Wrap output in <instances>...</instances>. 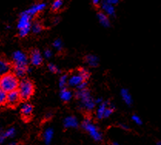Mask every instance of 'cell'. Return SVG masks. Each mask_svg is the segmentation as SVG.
Listing matches in <instances>:
<instances>
[{
  "label": "cell",
  "instance_id": "obj_1",
  "mask_svg": "<svg viewBox=\"0 0 161 145\" xmlns=\"http://www.w3.org/2000/svg\"><path fill=\"white\" fill-rule=\"evenodd\" d=\"M19 85L18 77L14 73L8 72L0 77V88L7 93L17 90Z\"/></svg>",
  "mask_w": 161,
  "mask_h": 145
},
{
  "label": "cell",
  "instance_id": "obj_2",
  "mask_svg": "<svg viewBox=\"0 0 161 145\" xmlns=\"http://www.w3.org/2000/svg\"><path fill=\"white\" fill-rule=\"evenodd\" d=\"M32 16L25 11L20 13L17 23V28L19 30V35L21 38L27 36L31 32V26L32 24Z\"/></svg>",
  "mask_w": 161,
  "mask_h": 145
},
{
  "label": "cell",
  "instance_id": "obj_3",
  "mask_svg": "<svg viewBox=\"0 0 161 145\" xmlns=\"http://www.w3.org/2000/svg\"><path fill=\"white\" fill-rule=\"evenodd\" d=\"M76 97L80 100V105L86 111L93 110L94 107H96L95 100L92 98L90 95V92L87 88L83 90H78L76 92Z\"/></svg>",
  "mask_w": 161,
  "mask_h": 145
},
{
  "label": "cell",
  "instance_id": "obj_4",
  "mask_svg": "<svg viewBox=\"0 0 161 145\" xmlns=\"http://www.w3.org/2000/svg\"><path fill=\"white\" fill-rule=\"evenodd\" d=\"M34 85L29 79H23L19 85L18 91L19 92L21 99L28 100L34 93Z\"/></svg>",
  "mask_w": 161,
  "mask_h": 145
},
{
  "label": "cell",
  "instance_id": "obj_5",
  "mask_svg": "<svg viewBox=\"0 0 161 145\" xmlns=\"http://www.w3.org/2000/svg\"><path fill=\"white\" fill-rule=\"evenodd\" d=\"M82 127L86 132L89 133L90 136L94 141H100L102 140L103 136L100 131L98 130L97 126L92 124L91 121L89 119H86L84 122L82 124Z\"/></svg>",
  "mask_w": 161,
  "mask_h": 145
},
{
  "label": "cell",
  "instance_id": "obj_6",
  "mask_svg": "<svg viewBox=\"0 0 161 145\" xmlns=\"http://www.w3.org/2000/svg\"><path fill=\"white\" fill-rule=\"evenodd\" d=\"M13 60L14 65H28V57L22 51H15L13 54Z\"/></svg>",
  "mask_w": 161,
  "mask_h": 145
},
{
  "label": "cell",
  "instance_id": "obj_7",
  "mask_svg": "<svg viewBox=\"0 0 161 145\" xmlns=\"http://www.w3.org/2000/svg\"><path fill=\"white\" fill-rule=\"evenodd\" d=\"M30 60L32 65L39 66L40 65H42V61H43V59H42V54H41V52H39L38 49H34V50L31 52Z\"/></svg>",
  "mask_w": 161,
  "mask_h": 145
},
{
  "label": "cell",
  "instance_id": "obj_8",
  "mask_svg": "<svg viewBox=\"0 0 161 145\" xmlns=\"http://www.w3.org/2000/svg\"><path fill=\"white\" fill-rule=\"evenodd\" d=\"M100 8H101V12H103V13H105L106 15L108 16L114 17L116 15V9L114 6L108 3L106 0L102 1L100 4Z\"/></svg>",
  "mask_w": 161,
  "mask_h": 145
},
{
  "label": "cell",
  "instance_id": "obj_9",
  "mask_svg": "<svg viewBox=\"0 0 161 145\" xmlns=\"http://www.w3.org/2000/svg\"><path fill=\"white\" fill-rule=\"evenodd\" d=\"M46 7V4L45 3H39L33 4L32 6H31L30 8L27 10H25L27 13H29L31 16H34V15H37L38 13H41V12L43 11Z\"/></svg>",
  "mask_w": 161,
  "mask_h": 145
},
{
  "label": "cell",
  "instance_id": "obj_10",
  "mask_svg": "<svg viewBox=\"0 0 161 145\" xmlns=\"http://www.w3.org/2000/svg\"><path fill=\"white\" fill-rule=\"evenodd\" d=\"M20 99H21V97H20L19 92L18 90H15V91H10L8 93L7 102L6 103L11 106H14L19 103Z\"/></svg>",
  "mask_w": 161,
  "mask_h": 145
},
{
  "label": "cell",
  "instance_id": "obj_11",
  "mask_svg": "<svg viewBox=\"0 0 161 145\" xmlns=\"http://www.w3.org/2000/svg\"><path fill=\"white\" fill-rule=\"evenodd\" d=\"M30 71V69H29L28 65H14L13 66L14 74L17 77H20V78L25 76Z\"/></svg>",
  "mask_w": 161,
  "mask_h": 145
},
{
  "label": "cell",
  "instance_id": "obj_12",
  "mask_svg": "<svg viewBox=\"0 0 161 145\" xmlns=\"http://www.w3.org/2000/svg\"><path fill=\"white\" fill-rule=\"evenodd\" d=\"M83 81H85V80L83 79V77L80 75L79 73H77V74H73L69 77L68 85L71 87H76V88H77Z\"/></svg>",
  "mask_w": 161,
  "mask_h": 145
},
{
  "label": "cell",
  "instance_id": "obj_13",
  "mask_svg": "<svg viewBox=\"0 0 161 145\" xmlns=\"http://www.w3.org/2000/svg\"><path fill=\"white\" fill-rule=\"evenodd\" d=\"M63 125L66 128H76L79 126V122L74 116H68L63 121Z\"/></svg>",
  "mask_w": 161,
  "mask_h": 145
},
{
  "label": "cell",
  "instance_id": "obj_14",
  "mask_svg": "<svg viewBox=\"0 0 161 145\" xmlns=\"http://www.w3.org/2000/svg\"><path fill=\"white\" fill-rule=\"evenodd\" d=\"M97 19L99 23L104 28H109L110 27V21H109V16L103 13V12H99L97 13Z\"/></svg>",
  "mask_w": 161,
  "mask_h": 145
},
{
  "label": "cell",
  "instance_id": "obj_15",
  "mask_svg": "<svg viewBox=\"0 0 161 145\" xmlns=\"http://www.w3.org/2000/svg\"><path fill=\"white\" fill-rule=\"evenodd\" d=\"M120 95L121 98L123 101L125 102L126 105H127L128 106H130L133 104V98H132V95L130 93V91H128L126 88H123L120 91Z\"/></svg>",
  "mask_w": 161,
  "mask_h": 145
},
{
  "label": "cell",
  "instance_id": "obj_16",
  "mask_svg": "<svg viewBox=\"0 0 161 145\" xmlns=\"http://www.w3.org/2000/svg\"><path fill=\"white\" fill-rule=\"evenodd\" d=\"M54 135V131L52 127H48L43 133V140L46 145H50Z\"/></svg>",
  "mask_w": 161,
  "mask_h": 145
},
{
  "label": "cell",
  "instance_id": "obj_17",
  "mask_svg": "<svg viewBox=\"0 0 161 145\" xmlns=\"http://www.w3.org/2000/svg\"><path fill=\"white\" fill-rule=\"evenodd\" d=\"M99 58L95 54H88L86 56V62L91 67H97L99 65Z\"/></svg>",
  "mask_w": 161,
  "mask_h": 145
},
{
  "label": "cell",
  "instance_id": "obj_18",
  "mask_svg": "<svg viewBox=\"0 0 161 145\" xmlns=\"http://www.w3.org/2000/svg\"><path fill=\"white\" fill-rule=\"evenodd\" d=\"M109 103L108 101H103L101 104H100V105H98V107H97V118H104V113H105V111L106 109H107L108 105H109Z\"/></svg>",
  "mask_w": 161,
  "mask_h": 145
},
{
  "label": "cell",
  "instance_id": "obj_19",
  "mask_svg": "<svg viewBox=\"0 0 161 145\" xmlns=\"http://www.w3.org/2000/svg\"><path fill=\"white\" fill-rule=\"evenodd\" d=\"M59 96H60V98L62 101L65 102L69 101L70 100L73 98V93H72L71 91H69L67 88H63L61 89L60 94H59Z\"/></svg>",
  "mask_w": 161,
  "mask_h": 145
},
{
  "label": "cell",
  "instance_id": "obj_20",
  "mask_svg": "<svg viewBox=\"0 0 161 145\" xmlns=\"http://www.w3.org/2000/svg\"><path fill=\"white\" fill-rule=\"evenodd\" d=\"M32 111H33V107L29 103L24 104L21 107L22 115H23L25 117H30L32 113Z\"/></svg>",
  "mask_w": 161,
  "mask_h": 145
},
{
  "label": "cell",
  "instance_id": "obj_21",
  "mask_svg": "<svg viewBox=\"0 0 161 145\" xmlns=\"http://www.w3.org/2000/svg\"><path fill=\"white\" fill-rule=\"evenodd\" d=\"M11 65L7 61L0 58V74L4 75L8 72Z\"/></svg>",
  "mask_w": 161,
  "mask_h": 145
},
{
  "label": "cell",
  "instance_id": "obj_22",
  "mask_svg": "<svg viewBox=\"0 0 161 145\" xmlns=\"http://www.w3.org/2000/svg\"><path fill=\"white\" fill-rule=\"evenodd\" d=\"M31 31L34 34H39L42 31V25L39 22H35L32 24Z\"/></svg>",
  "mask_w": 161,
  "mask_h": 145
},
{
  "label": "cell",
  "instance_id": "obj_23",
  "mask_svg": "<svg viewBox=\"0 0 161 145\" xmlns=\"http://www.w3.org/2000/svg\"><path fill=\"white\" fill-rule=\"evenodd\" d=\"M63 6V0H54L51 5V8L53 11L57 12L59 11Z\"/></svg>",
  "mask_w": 161,
  "mask_h": 145
},
{
  "label": "cell",
  "instance_id": "obj_24",
  "mask_svg": "<svg viewBox=\"0 0 161 145\" xmlns=\"http://www.w3.org/2000/svg\"><path fill=\"white\" fill-rule=\"evenodd\" d=\"M68 79H69V77L67 75H63L59 78V85L61 88V89L66 88V85L68 84Z\"/></svg>",
  "mask_w": 161,
  "mask_h": 145
},
{
  "label": "cell",
  "instance_id": "obj_25",
  "mask_svg": "<svg viewBox=\"0 0 161 145\" xmlns=\"http://www.w3.org/2000/svg\"><path fill=\"white\" fill-rule=\"evenodd\" d=\"M7 92L0 88V105H5L7 102Z\"/></svg>",
  "mask_w": 161,
  "mask_h": 145
},
{
  "label": "cell",
  "instance_id": "obj_26",
  "mask_svg": "<svg viewBox=\"0 0 161 145\" xmlns=\"http://www.w3.org/2000/svg\"><path fill=\"white\" fill-rule=\"evenodd\" d=\"M3 134L6 138L13 137L15 134V129L14 127H11V128L8 129L7 131H6L4 133H3Z\"/></svg>",
  "mask_w": 161,
  "mask_h": 145
},
{
  "label": "cell",
  "instance_id": "obj_27",
  "mask_svg": "<svg viewBox=\"0 0 161 145\" xmlns=\"http://www.w3.org/2000/svg\"><path fill=\"white\" fill-rule=\"evenodd\" d=\"M78 73L80 75L83 77V79H84L85 81H86V80L89 79V78H90V71H89L86 69H80V70H79Z\"/></svg>",
  "mask_w": 161,
  "mask_h": 145
},
{
  "label": "cell",
  "instance_id": "obj_28",
  "mask_svg": "<svg viewBox=\"0 0 161 145\" xmlns=\"http://www.w3.org/2000/svg\"><path fill=\"white\" fill-rule=\"evenodd\" d=\"M53 47H54V49H56V50L59 51V52H60V51L63 50V42L61 41V39H56V40L54 41Z\"/></svg>",
  "mask_w": 161,
  "mask_h": 145
},
{
  "label": "cell",
  "instance_id": "obj_29",
  "mask_svg": "<svg viewBox=\"0 0 161 145\" xmlns=\"http://www.w3.org/2000/svg\"><path fill=\"white\" fill-rule=\"evenodd\" d=\"M114 107L113 105H111L110 104H109L107 109L105 111V113H104V118H107V117H109V116L114 113Z\"/></svg>",
  "mask_w": 161,
  "mask_h": 145
},
{
  "label": "cell",
  "instance_id": "obj_30",
  "mask_svg": "<svg viewBox=\"0 0 161 145\" xmlns=\"http://www.w3.org/2000/svg\"><path fill=\"white\" fill-rule=\"evenodd\" d=\"M48 69H49V71L53 73H59L60 72V70H59V68H58L56 65L52 64V63H50V64L48 65Z\"/></svg>",
  "mask_w": 161,
  "mask_h": 145
},
{
  "label": "cell",
  "instance_id": "obj_31",
  "mask_svg": "<svg viewBox=\"0 0 161 145\" xmlns=\"http://www.w3.org/2000/svg\"><path fill=\"white\" fill-rule=\"evenodd\" d=\"M132 121H133L135 124H138V125H141V124H143V122H142L141 118L136 115H133L132 116Z\"/></svg>",
  "mask_w": 161,
  "mask_h": 145
},
{
  "label": "cell",
  "instance_id": "obj_32",
  "mask_svg": "<svg viewBox=\"0 0 161 145\" xmlns=\"http://www.w3.org/2000/svg\"><path fill=\"white\" fill-rule=\"evenodd\" d=\"M53 56V52L50 50V49H46L44 51V57L46 58V59H50Z\"/></svg>",
  "mask_w": 161,
  "mask_h": 145
},
{
  "label": "cell",
  "instance_id": "obj_33",
  "mask_svg": "<svg viewBox=\"0 0 161 145\" xmlns=\"http://www.w3.org/2000/svg\"><path fill=\"white\" fill-rule=\"evenodd\" d=\"M87 88V82L86 81H83V83H81L78 87H77V89L78 90H83Z\"/></svg>",
  "mask_w": 161,
  "mask_h": 145
},
{
  "label": "cell",
  "instance_id": "obj_34",
  "mask_svg": "<svg viewBox=\"0 0 161 145\" xmlns=\"http://www.w3.org/2000/svg\"><path fill=\"white\" fill-rule=\"evenodd\" d=\"M106 1H107L108 3H109V4L113 5V6H116V5H117L118 3H119L120 0H106Z\"/></svg>",
  "mask_w": 161,
  "mask_h": 145
},
{
  "label": "cell",
  "instance_id": "obj_35",
  "mask_svg": "<svg viewBox=\"0 0 161 145\" xmlns=\"http://www.w3.org/2000/svg\"><path fill=\"white\" fill-rule=\"evenodd\" d=\"M91 1L94 6H99L102 3V0H91Z\"/></svg>",
  "mask_w": 161,
  "mask_h": 145
},
{
  "label": "cell",
  "instance_id": "obj_36",
  "mask_svg": "<svg viewBox=\"0 0 161 145\" xmlns=\"http://www.w3.org/2000/svg\"><path fill=\"white\" fill-rule=\"evenodd\" d=\"M5 139H6V137H4L3 134H0V144H3L5 141Z\"/></svg>",
  "mask_w": 161,
  "mask_h": 145
},
{
  "label": "cell",
  "instance_id": "obj_37",
  "mask_svg": "<svg viewBox=\"0 0 161 145\" xmlns=\"http://www.w3.org/2000/svg\"><path fill=\"white\" fill-rule=\"evenodd\" d=\"M95 102H96V105H100V104L102 103V102H103V101L102 98H97V99L95 100Z\"/></svg>",
  "mask_w": 161,
  "mask_h": 145
},
{
  "label": "cell",
  "instance_id": "obj_38",
  "mask_svg": "<svg viewBox=\"0 0 161 145\" xmlns=\"http://www.w3.org/2000/svg\"><path fill=\"white\" fill-rule=\"evenodd\" d=\"M120 127H122L123 129H128V126H126V124H121Z\"/></svg>",
  "mask_w": 161,
  "mask_h": 145
},
{
  "label": "cell",
  "instance_id": "obj_39",
  "mask_svg": "<svg viewBox=\"0 0 161 145\" xmlns=\"http://www.w3.org/2000/svg\"><path fill=\"white\" fill-rule=\"evenodd\" d=\"M111 145H119V144H118V143H116V142H114V143H112V144H111Z\"/></svg>",
  "mask_w": 161,
  "mask_h": 145
},
{
  "label": "cell",
  "instance_id": "obj_40",
  "mask_svg": "<svg viewBox=\"0 0 161 145\" xmlns=\"http://www.w3.org/2000/svg\"><path fill=\"white\" fill-rule=\"evenodd\" d=\"M8 145H17V144H16V143H14V142H13V143H10V144H8Z\"/></svg>",
  "mask_w": 161,
  "mask_h": 145
},
{
  "label": "cell",
  "instance_id": "obj_41",
  "mask_svg": "<svg viewBox=\"0 0 161 145\" xmlns=\"http://www.w3.org/2000/svg\"><path fill=\"white\" fill-rule=\"evenodd\" d=\"M157 145H161V141H158V142L157 143Z\"/></svg>",
  "mask_w": 161,
  "mask_h": 145
}]
</instances>
